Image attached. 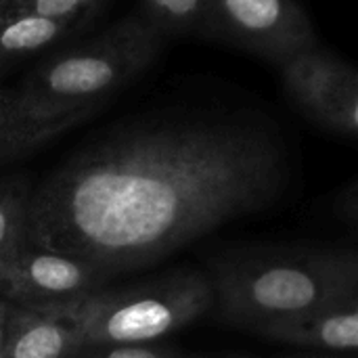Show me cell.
<instances>
[{
	"label": "cell",
	"mask_w": 358,
	"mask_h": 358,
	"mask_svg": "<svg viewBox=\"0 0 358 358\" xmlns=\"http://www.w3.org/2000/svg\"><path fill=\"white\" fill-rule=\"evenodd\" d=\"M292 178L289 149L260 115L145 117L94 136L34 182L29 243L113 279L275 208Z\"/></svg>",
	"instance_id": "cell-1"
},
{
	"label": "cell",
	"mask_w": 358,
	"mask_h": 358,
	"mask_svg": "<svg viewBox=\"0 0 358 358\" xmlns=\"http://www.w3.org/2000/svg\"><path fill=\"white\" fill-rule=\"evenodd\" d=\"M218 319L266 338L323 304L358 294L352 248L264 245L218 256L210 264Z\"/></svg>",
	"instance_id": "cell-2"
},
{
	"label": "cell",
	"mask_w": 358,
	"mask_h": 358,
	"mask_svg": "<svg viewBox=\"0 0 358 358\" xmlns=\"http://www.w3.org/2000/svg\"><path fill=\"white\" fill-rule=\"evenodd\" d=\"M162 42L141 13L126 15L90 42L50 55L15 92L23 107L40 117L84 122L153 63Z\"/></svg>",
	"instance_id": "cell-3"
},
{
	"label": "cell",
	"mask_w": 358,
	"mask_h": 358,
	"mask_svg": "<svg viewBox=\"0 0 358 358\" xmlns=\"http://www.w3.org/2000/svg\"><path fill=\"white\" fill-rule=\"evenodd\" d=\"M212 308L208 273L178 268L128 287H103L69 304V315L78 344L143 346L159 344Z\"/></svg>",
	"instance_id": "cell-4"
},
{
	"label": "cell",
	"mask_w": 358,
	"mask_h": 358,
	"mask_svg": "<svg viewBox=\"0 0 358 358\" xmlns=\"http://www.w3.org/2000/svg\"><path fill=\"white\" fill-rule=\"evenodd\" d=\"M292 103L323 130L357 138L358 73L334 52L313 44L279 65Z\"/></svg>",
	"instance_id": "cell-5"
},
{
	"label": "cell",
	"mask_w": 358,
	"mask_h": 358,
	"mask_svg": "<svg viewBox=\"0 0 358 358\" xmlns=\"http://www.w3.org/2000/svg\"><path fill=\"white\" fill-rule=\"evenodd\" d=\"M218 40L281 65L317 44L315 25L298 0H214Z\"/></svg>",
	"instance_id": "cell-6"
},
{
	"label": "cell",
	"mask_w": 358,
	"mask_h": 358,
	"mask_svg": "<svg viewBox=\"0 0 358 358\" xmlns=\"http://www.w3.org/2000/svg\"><path fill=\"white\" fill-rule=\"evenodd\" d=\"M109 277L78 258L29 248L0 279V300L19 308L69 306L105 287Z\"/></svg>",
	"instance_id": "cell-7"
},
{
	"label": "cell",
	"mask_w": 358,
	"mask_h": 358,
	"mask_svg": "<svg viewBox=\"0 0 358 358\" xmlns=\"http://www.w3.org/2000/svg\"><path fill=\"white\" fill-rule=\"evenodd\" d=\"M271 342L287 344L300 350L319 352H357L358 350V294L344 296L302 319L266 336Z\"/></svg>",
	"instance_id": "cell-8"
},
{
	"label": "cell",
	"mask_w": 358,
	"mask_h": 358,
	"mask_svg": "<svg viewBox=\"0 0 358 358\" xmlns=\"http://www.w3.org/2000/svg\"><path fill=\"white\" fill-rule=\"evenodd\" d=\"M76 346L69 306L19 308L4 358H67Z\"/></svg>",
	"instance_id": "cell-9"
},
{
	"label": "cell",
	"mask_w": 358,
	"mask_h": 358,
	"mask_svg": "<svg viewBox=\"0 0 358 358\" xmlns=\"http://www.w3.org/2000/svg\"><path fill=\"white\" fill-rule=\"evenodd\" d=\"M78 29L69 21L48 19L29 10L0 8V76L8 67L57 46Z\"/></svg>",
	"instance_id": "cell-10"
},
{
	"label": "cell",
	"mask_w": 358,
	"mask_h": 358,
	"mask_svg": "<svg viewBox=\"0 0 358 358\" xmlns=\"http://www.w3.org/2000/svg\"><path fill=\"white\" fill-rule=\"evenodd\" d=\"M78 124V117H40L23 107L15 88L0 86V164L27 155Z\"/></svg>",
	"instance_id": "cell-11"
},
{
	"label": "cell",
	"mask_w": 358,
	"mask_h": 358,
	"mask_svg": "<svg viewBox=\"0 0 358 358\" xmlns=\"http://www.w3.org/2000/svg\"><path fill=\"white\" fill-rule=\"evenodd\" d=\"M31 178L13 174L0 178V279L25 254L29 243Z\"/></svg>",
	"instance_id": "cell-12"
},
{
	"label": "cell",
	"mask_w": 358,
	"mask_h": 358,
	"mask_svg": "<svg viewBox=\"0 0 358 358\" xmlns=\"http://www.w3.org/2000/svg\"><path fill=\"white\" fill-rule=\"evenodd\" d=\"M141 17L162 36L218 40L214 0H138Z\"/></svg>",
	"instance_id": "cell-13"
},
{
	"label": "cell",
	"mask_w": 358,
	"mask_h": 358,
	"mask_svg": "<svg viewBox=\"0 0 358 358\" xmlns=\"http://www.w3.org/2000/svg\"><path fill=\"white\" fill-rule=\"evenodd\" d=\"M109 0H0V8L29 10L48 19H61L82 27Z\"/></svg>",
	"instance_id": "cell-14"
},
{
	"label": "cell",
	"mask_w": 358,
	"mask_h": 358,
	"mask_svg": "<svg viewBox=\"0 0 358 358\" xmlns=\"http://www.w3.org/2000/svg\"><path fill=\"white\" fill-rule=\"evenodd\" d=\"M67 358H187V355L164 344H78Z\"/></svg>",
	"instance_id": "cell-15"
},
{
	"label": "cell",
	"mask_w": 358,
	"mask_h": 358,
	"mask_svg": "<svg viewBox=\"0 0 358 358\" xmlns=\"http://www.w3.org/2000/svg\"><path fill=\"white\" fill-rule=\"evenodd\" d=\"M17 310H19V306L0 300V358H4V352H6V346H8V340H10V331H13V325H15Z\"/></svg>",
	"instance_id": "cell-16"
},
{
	"label": "cell",
	"mask_w": 358,
	"mask_h": 358,
	"mask_svg": "<svg viewBox=\"0 0 358 358\" xmlns=\"http://www.w3.org/2000/svg\"><path fill=\"white\" fill-rule=\"evenodd\" d=\"M273 358H358L357 352H319V350H302L292 355H279Z\"/></svg>",
	"instance_id": "cell-17"
},
{
	"label": "cell",
	"mask_w": 358,
	"mask_h": 358,
	"mask_svg": "<svg viewBox=\"0 0 358 358\" xmlns=\"http://www.w3.org/2000/svg\"><path fill=\"white\" fill-rule=\"evenodd\" d=\"M187 358H254L250 355H239V352H227V355H208V357H187Z\"/></svg>",
	"instance_id": "cell-18"
}]
</instances>
